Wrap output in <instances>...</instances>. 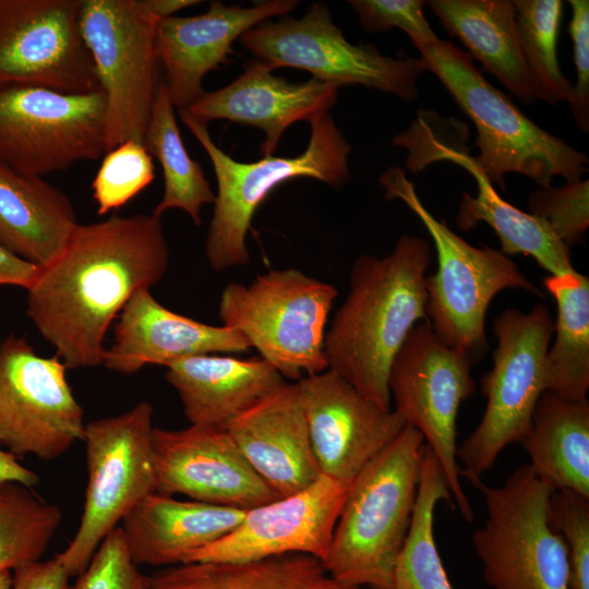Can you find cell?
Returning a JSON list of instances; mask_svg holds the SVG:
<instances>
[{
  "instance_id": "obj_1",
  "label": "cell",
  "mask_w": 589,
  "mask_h": 589,
  "mask_svg": "<svg viewBox=\"0 0 589 589\" xmlns=\"http://www.w3.org/2000/svg\"><path fill=\"white\" fill-rule=\"evenodd\" d=\"M169 249L161 217L119 216L80 224L27 291V315L67 369L103 364L113 318L140 288L164 277Z\"/></svg>"
},
{
  "instance_id": "obj_2",
  "label": "cell",
  "mask_w": 589,
  "mask_h": 589,
  "mask_svg": "<svg viewBox=\"0 0 589 589\" xmlns=\"http://www.w3.org/2000/svg\"><path fill=\"white\" fill-rule=\"evenodd\" d=\"M429 242L404 235L384 257L356 259L350 290L324 337L328 370L385 410L392 361L419 321H428Z\"/></svg>"
},
{
  "instance_id": "obj_3",
  "label": "cell",
  "mask_w": 589,
  "mask_h": 589,
  "mask_svg": "<svg viewBox=\"0 0 589 589\" xmlns=\"http://www.w3.org/2000/svg\"><path fill=\"white\" fill-rule=\"evenodd\" d=\"M424 438L406 424L349 485L323 565L330 577L366 589H392L411 526Z\"/></svg>"
},
{
  "instance_id": "obj_4",
  "label": "cell",
  "mask_w": 589,
  "mask_h": 589,
  "mask_svg": "<svg viewBox=\"0 0 589 589\" xmlns=\"http://www.w3.org/2000/svg\"><path fill=\"white\" fill-rule=\"evenodd\" d=\"M410 41L425 71L440 80L473 122L479 148L474 159L493 185L505 190L506 173H519L548 187L555 177L575 182L588 172V156L530 120L483 77L467 51L436 34Z\"/></svg>"
},
{
  "instance_id": "obj_5",
  "label": "cell",
  "mask_w": 589,
  "mask_h": 589,
  "mask_svg": "<svg viewBox=\"0 0 589 589\" xmlns=\"http://www.w3.org/2000/svg\"><path fill=\"white\" fill-rule=\"evenodd\" d=\"M184 125L207 154L217 180L214 212L205 240V256L214 271L250 262L245 244L253 216L263 201L283 182L308 177L334 188L350 179L351 145L329 111L314 115L304 152L296 157H263L252 163L231 158L213 141L206 124L179 110Z\"/></svg>"
},
{
  "instance_id": "obj_6",
  "label": "cell",
  "mask_w": 589,
  "mask_h": 589,
  "mask_svg": "<svg viewBox=\"0 0 589 589\" xmlns=\"http://www.w3.org/2000/svg\"><path fill=\"white\" fill-rule=\"evenodd\" d=\"M385 197L398 199L421 220L437 253V269L426 277L425 312L432 329L449 346L472 354L485 348V316L492 299L505 289L540 294L517 264L495 249L477 248L435 218L422 204L400 167L382 173Z\"/></svg>"
},
{
  "instance_id": "obj_7",
  "label": "cell",
  "mask_w": 589,
  "mask_h": 589,
  "mask_svg": "<svg viewBox=\"0 0 589 589\" xmlns=\"http://www.w3.org/2000/svg\"><path fill=\"white\" fill-rule=\"evenodd\" d=\"M337 294L332 284L297 268L269 269L248 285L229 283L218 314L284 378L299 381L328 369L325 327Z\"/></svg>"
},
{
  "instance_id": "obj_8",
  "label": "cell",
  "mask_w": 589,
  "mask_h": 589,
  "mask_svg": "<svg viewBox=\"0 0 589 589\" xmlns=\"http://www.w3.org/2000/svg\"><path fill=\"white\" fill-rule=\"evenodd\" d=\"M482 494L485 520L472 534L491 589H570L566 545L548 517L554 486L526 464L501 485L469 480Z\"/></svg>"
},
{
  "instance_id": "obj_9",
  "label": "cell",
  "mask_w": 589,
  "mask_h": 589,
  "mask_svg": "<svg viewBox=\"0 0 589 589\" xmlns=\"http://www.w3.org/2000/svg\"><path fill=\"white\" fill-rule=\"evenodd\" d=\"M493 332V366L481 380L485 409L478 426L457 446L459 474L468 481L482 478L506 446L521 442L546 390L545 358L554 333L549 309H505L495 317Z\"/></svg>"
},
{
  "instance_id": "obj_10",
  "label": "cell",
  "mask_w": 589,
  "mask_h": 589,
  "mask_svg": "<svg viewBox=\"0 0 589 589\" xmlns=\"http://www.w3.org/2000/svg\"><path fill=\"white\" fill-rule=\"evenodd\" d=\"M159 21L144 0H82L81 34L106 96V153L128 141L144 142L160 83Z\"/></svg>"
},
{
  "instance_id": "obj_11",
  "label": "cell",
  "mask_w": 589,
  "mask_h": 589,
  "mask_svg": "<svg viewBox=\"0 0 589 589\" xmlns=\"http://www.w3.org/2000/svg\"><path fill=\"white\" fill-rule=\"evenodd\" d=\"M154 408L130 410L85 425L87 486L79 528L58 557L79 576L101 541L144 497L156 492L152 432Z\"/></svg>"
},
{
  "instance_id": "obj_12",
  "label": "cell",
  "mask_w": 589,
  "mask_h": 589,
  "mask_svg": "<svg viewBox=\"0 0 589 589\" xmlns=\"http://www.w3.org/2000/svg\"><path fill=\"white\" fill-rule=\"evenodd\" d=\"M472 358L446 344L423 321L410 330L388 373L394 410L422 434L442 467L454 508L467 522L474 514L460 481L456 421L460 405L476 389Z\"/></svg>"
},
{
  "instance_id": "obj_13",
  "label": "cell",
  "mask_w": 589,
  "mask_h": 589,
  "mask_svg": "<svg viewBox=\"0 0 589 589\" xmlns=\"http://www.w3.org/2000/svg\"><path fill=\"white\" fill-rule=\"evenodd\" d=\"M256 59L277 68L305 70L326 83L362 85L404 101L419 97L425 72L420 57L384 56L372 44H351L335 25L329 8L314 2L300 19L266 20L238 39Z\"/></svg>"
},
{
  "instance_id": "obj_14",
  "label": "cell",
  "mask_w": 589,
  "mask_h": 589,
  "mask_svg": "<svg viewBox=\"0 0 589 589\" xmlns=\"http://www.w3.org/2000/svg\"><path fill=\"white\" fill-rule=\"evenodd\" d=\"M105 110L103 91L0 89V164L43 177L103 157Z\"/></svg>"
},
{
  "instance_id": "obj_15",
  "label": "cell",
  "mask_w": 589,
  "mask_h": 589,
  "mask_svg": "<svg viewBox=\"0 0 589 589\" xmlns=\"http://www.w3.org/2000/svg\"><path fill=\"white\" fill-rule=\"evenodd\" d=\"M461 128L454 136L447 120L431 110H420L409 128L396 135L395 146L407 151L406 167L412 173L438 161L455 164L468 171L477 183V194L461 195L456 225L469 231L480 223L489 225L501 242L505 255L525 254L536 260L550 275L573 273L569 248L540 218L520 211L502 199L479 168L465 145Z\"/></svg>"
},
{
  "instance_id": "obj_16",
  "label": "cell",
  "mask_w": 589,
  "mask_h": 589,
  "mask_svg": "<svg viewBox=\"0 0 589 589\" xmlns=\"http://www.w3.org/2000/svg\"><path fill=\"white\" fill-rule=\"evenodd\" d=\"M84 410L61 359L41 357L23 337L0 344V446L53 460L83 440Z\"/></svg>"
},
{
  "instance_id": "obj_17",
  "label": "cell",
  "mask_w": 589,
  "mask_h": 589,
  "mask_svg": "<svg viewBox=\"0 0 589 589\" xmlns=\"http://www.w3.org/2000/svg\"><path fill=\"white\" fill-rule=\"evenodd\" d=\"M82 0H0V89L101 91L80 29Z\"/></svg>"
},
{
  "instance_id": "obj_18",
  "label": "cell",
  "mask_w": 589,
  "mask_h": 589,
  "mask_svg": "<svg viewBox=\"0 0 589 589\" xmlns=\"http://www.w3.org/2000/svg\"><path fill=\"white\" fill-rule=\"evenodd\" d=\"M156 492L250 509L279 498L243 457L225 428L191 424L152 432Z\"/></svg>"
},
{
  "instance_id": "obj_19",
  "label": "cell",
  "mask_w": 589,
  "mask_h": 589,
  "mask_svg": "<svg viewBox=\"0 0 589 589\" xmlns=\"http://www.w3.org/2000/svg\"><path fill=\"white\" fill-rule=\"evenodd\" d=\"M349 485L325 474L308 488L247 510L229 533L190 562H249L286 554L326 558Z\"/></svg>"
},
{
  "instance_id": "obj_20",
  "label": "cell",
  "mask_w": 589,
  "mask_h": 589,
  "mask_svg": "<svg viewBox=\"0 0 589 589\" xmlns=\"http://www.w3.org/2000/svg\"><path fill=\"white\" fill-rule=\"evenodd\" d=\"M297 383L320 471L348 485L406 425L328 369Z\"/></svg>"
},
{
  "instance_id": "obj_21",
  "label": "cell",
  "mask_w": 589,
  "mask_h": 589,
  "mask_svg": "<svg viewBox=\"0 0 589 589\" xmlns=\"http://www.w3.org/2000/svg\"><path fill=\"white\" fill-rule=\"evenodd\" d=\"M299 1L271 0L244 8L212 1L208 10L193 16L172 15L159 21L156 51L171 103L188 109L204 93L203 79L229 61L232 44L250 28L292 11Z\"/></svg>"
},
{
  "instance_id": "obj_22",
  "label": "cell",
  "mask_w": 589,
  "mask_h": 589,
  "mask_svg": "<svg viewBox=\"0 0 589 589\" xmlns=\"http://www.w3.org/2000/svg\"><path fill=\"white\" fill-rule=\"evenodd\" d=\"M273 70L262 60H250L235 81L205 92L183 110L206 125L224 119L263 130L261 153L263 157L273 156L284 132L294 122L309 121L318 112L329 111L340 87L314 77L289 82L274 75Z\"/></svg>"
},
{
  "instance_id": "obj_23",
  "label": "cell",
  "mask_w": 589,
  "mask_h": 589,
  "mask_svg": "<svg viewBox=\"0 0 589 589\" xmlns=\"http://www.w3.org/2000/svg\"><path fill=\"white\" fill-rule=\"evenodd\" d=\"M250 348L238 330L178 314L160 304L151 288L144 287L121 310L103 364L111 371L132 374L148 364L167 366L190 356L238 353Z\"/></svg>"
},
{
  "instance_id": "obj_24",
  "label": "cell",
  "mask_w": 589,
  "mask_h": 589,
  "mask_svg": "<svg viewBox=\"0 0 589 589\" xmlns=\"http://www.w3.org/2000/svg\"><path fill=\"white\" fill-rule=\"evenodd\" d=\"M225 429L278 497L316 481L317 466L298 383H285L232 419Z\"/></svg>"
},
{
  "instance_id": "obj_25",
  "label": "cell",
  "mask_w": 589,
  "mask_h": 589,
  "mask_svg": "<svg viewBox=\"0 0 589 589\" xmlns=\"http://www.w3.org/2000/svg\"><path fill=\"white\" fill-rule=\"evenodd\" d=\"M247 510L155 492L140 501L119 527L137 566L167 567L187 563L194 552L229 533Z\"/></svg>"
},
{
  "instance_id": "obj_26",
  "label": "cell",
  "mask_w": 589,
  "mask_h": 589,
  "mask_svg": "<svg viewBox=\"0 0 589 589\" xmlns=\"http://www.w3.org/2000/svg\"><path fill=\"white\" fill-rule=\"evenodd\" d=\"M165 377L191 424L225 428L286 382L261 357L205 353L169 363Z\"/></svg>"
},
{
  "instance_id": "obj_27",
  "label": "cell",
  "mask_w": 589,
  "mask_h": 589,
  "mask_svg": "<svg viewBox=\"0 0 589 589\" xmlns=\"http://www.w3.org/2000/svg\"><path fill=\"white\" fill-rule=\"evenodd\" d=\"M80 223L69 196L43 177L0 164V245L45 267L64 250Z\"/></svg>"
},
{
  "instance_id": "obj_28",
  "label": "cell",
  "mask_w": 589,
  "mask_h": 589,
  "mask_svg": "<svg viewBox=\"0 0 589 589\" xmlns=\"http://www.w3.org/2000/svg\"><path fill=\"white\" fill-rule=\"evenodd\" d=\"M425 4L468 55L520 101L537 100L520 52L513 0H430Z\"/></svg>"
},
{
  "instance_id": "obj_29",
  "label": "cell",
  "mask_w": 589,
  "mask_h": 589,
  "mask_svg": "<svg viewBox=\"0 0 589 589\" xmlns=\"http://www.w3.org/2000/svg\"><path fill=\"white\" fill-rule=\"evenodd\" d=\"M520 444L529 466L555 490L589 497V401L550 392L539 398Z\"/></svg>"
},
{
  "instance_id": "obj_30",
  "label": "cell",
  "mask_w": 589,
  "mask_h": 589,
  "mask_svg": "<svg viewBox=\"0 0 589 589\" xmlns=\"http://www.w3.org/2000/svg\"><path fill=\"white\" fill-rule=\"evenodd\" d=\"M145 589H366L328 575L322 561L286 554L249 562H190L147 575Z\"/></svg>"
},
{
  "instance_id": "obj_31",
  "label": "cell",
  "mask_w": 589,
  "mask_h": 589,
  "mask_svg": "<svg viewBox=\"0 0 589 589\" xmlns=\"http://www.w3.org/2000/svg\"><path fill=\"white\" fill-rule=\"evenodd\" d=\"M543 285L556 301L555 339L545 358L546 390L567 400L589 389V278L574 271L550 275Z\"/></svg>"
},
{
  "instance_id": "obj_32",
  "label": "cell",
  "mask_w": 589,
  "mask_h": 589,
  "mask_svg": "<svg viewBox=\"0 0 589 589\" xmlns=\"http://www.w3.org/2000/svg\"><path fill=\"white\" fill-rule=\"evenodd\" d=\"M144 146L159 161L164 175V194L153 214L168 209L185 212L201 225L204 204L214 203L215 194L201 165L185 149L165 82H160L144 136Z\"/></svg>"
},
{
  "instance_id": "obj_33",
  "label": "cell",
  "mask_w": 589,
  "mask_h": 589,
  "mask_svg": "<svg viewBox=\"0 0 589 589\" xmlns=\"http://www.w3.org/2000/svg\"><path fill=\"white\" fill-rule=\"evenodd\" d=\"M441 501L453 505L442 467L424 443L413 517L395 566L392 589H454L434 536V515Z\"/></svg>"
},
{
  "instance_id": "obj_34",
  "label": "cell",
  "mask_w": 589,
  "mask_h": 589,
  "mask_svg": "<svg viewBox=\"0 0 589 589\" xmlns=\"http://www.w3.org/2000/svg\"><path fill=\"white\" fill-rule=\"evenodd\" d=\"M522 60L536 99L555 106L570 103L573 83L563 74L557 40L563 14L562 0H513Z\"/></svg>"
},
{
  "instance_id": "obj_35",
  "label": "cell",
  "mask_w": 589,
  "mask_h": 589,
  "mask_svg": "<svg viewBox=\"0 0 589 589\" xmlns=\"http://www.w3.org/2000/svg\"><path fill=\"white\" fill-rule=\"evenodd\" d=\"M61 520L59 506L37 497L31 488L0 482V572L38 562Z\"/></svg>"
},
{
  "instance_id": "obj_36",
  "label": "cell",
  "mask_w": 589,
  "mask_h": 589,
  "mask_svg": "<svg viewBox=\"0 0 589 589\" xmlns=\"http://www.w3.org/2000/svg\"><path fill=\"white\" fill-rule=\"evenodd\" d=\"M154 178L153 157L144 144L128 141L107 152L92 182L97 214L105 215L122 207Z\"/></svg>"
},
{
  "instance_id": "obj_37",
  "label": "cell",
  "mask_w": 589,
  "mask_h": 589,
  "mask_svg": "<svg viewBox=\"0 0 589 589\" xmlns=\"http://www.w3.org/2000/svg\"><path fill=\"white\" fill-rule=\"evenodd\" d=\"M528 213L542 219L568 248L582 242L589 227V181L539 187L529 195Z\"/></svg>"
},
{
  "instance_id": "obj_38",
  "label": "cell",
  "mask_w": 589,
  "mask_h": 589,
  "mask_svg": "<svg viewBox=\"0 0 589 589\" xmlns=\"http://www.w3.org/2000/svg\"><path fill=\"white\" fill-rule=\"evenodd\" d=\"M548 517L567 549L569 588L589 589V497L570 490H555L549 501Z\"/></svg>"
},
{
  "instance_id": "obj_39",
  "label": "cell",
  "mask_w": 589,
  "mask_h": 589,
  "mask_svg": "<svg viewBox=\"0 0 589 589\" xmlns=\"http://www.w3.org/2000/svg\"><path fill=\"white\" fill-rule=\"evenodd\" d=\"M146 578L132 560L118 526L101 541L70 589H145Z\"/></svg>"
},
{
  "instance_id": "obj_40",
  "label": "cell",
  "mask_w": 589,
  "mask_h": 589,
  "mask_svg": "<svg viewBox=\"0 0 589 589\" xmlns=\"http://www.w3.org/2000/svg\"><path fill=\"white\" fill-rule=\"evenodd\" d=\"M362 28L368 33L386 32L397 27L409 39L435 35L424 16L425 1L421 0H351Z\"/></svg>"
},
{
  "instance_id": "obj_41",
  "label": "cell",
  "mask_w": 589,
  "mask_h": 589,
  "mask_svg": "<svg viewBox=\"0 0 589 589\" xmlns=\"http://www.w3.org/2000/svg\"><path fill=\"white\" fill-rule=\"evenodd\" d=\"M572 19L569 34L573 41L576 82L573 84L570 111L576 125L589 131V1L569 0Z\"/></svg>"
},
{
  "instance_id": "obj_42",
  "label": "cell",
  "mask_w": 589,
  "mask_h": 589,
  "mask_svg": "<svg viewBox=\"0 0 589 589\" xmlns=\"http://www.w3.org/2000/svg\"><path fill=\"white\" fill-rule=\"evenodd\" d=\"M71 574L58 555L34 562L14 570L11 589H70Z\"/></svg>"
},
{
  "instance_id": "obj_43",
  "label": "cell",
  "mask_w": 589,
  "mask_h": 589,
  "mask_svg": "<svg viewBox=\"0 0 589 589\" xmlns=\"http://www.w3.org/2000/svg\"><path fill=\"white\" fill-rule=\"evenodd\" d=\"M38 272V266L0 245V288L16 286L27 290L36 279Z\"/></svg>"
},
{
  "instance_id": "obj_44",
  "label": "cell",
  "mask_w": 589,
  "mask_h": 589,
  "mask_svg": "<svg viewBox=\"0 0 589 589\" xmlns=\"http://www.w3.org/2000/svg\"><path fill=\"white\" fill-rule=\"evenodd\" d=\"M3 481L19 482L32 489L39 482V477L0 446V482Z\"/></svg>"
},
{
  "instance_id": "obj_45",
  "label": "cell",
  "mask_w": 589,
  "mask_h": 589,
  "mask_svg": "<svg viewBox=\"0 0 589 589\" xmlns=\"http://www.w3.org/2000/svg\"><path fill=\"white\" fill-rule=\"evenodd\" d=\"M201 3L197 0H144L147 11L158 20L175 15V13Z\"/></svg>"
},
{
  "instance_id": "obj_46",
  "label": "cell",
  "mask_w": 589,
  "mask_h": 589,
  "mask_svg": "<svg viewBox=\"0 0 589 589\" xmlns=\"http://www.w3.org/2000/svg\"><path fill=\"white\" fill-rule=\"evenodd\" d=\"M12 588V573L9 570L0 572V589Z\"/></svg>"
}]
</instances>
